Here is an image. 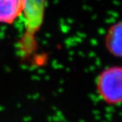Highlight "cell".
I'll return each mask as SVG.
<instances>
[{
  "instance_id": "cell-2",
  "label": "cell",
  "mask_w": 122,
  "mask_h": 122,
  "mask_svg": "<svg viewBox=\"0 0 122 122\" xmlns=\"http://www.w3.org/2000/svg\"><path fill=\"white\" fill-rule=\"evenodd\" d=\"M24 0H0V23L10 24L22 15Z\"/></svg>"
},
{
  "instance_id": "cell-1",
  "label": "cell",
  "mask_w": 122,
  "mask_h": 122,
  "mask_svg": "<svg viewBox=\"0 0 122 122\" xmlns=\"http://www.w3.org/2000/svg\"><path fill=\"white\" fill-rule=\"evenodd\" d=\"M96 85L99 97L105 104H122V66L104 69L98 75Z\"/></svg>"
},
{
  "instance_id": "cell-3",
  "label": "cell",
  "mask_w": 122,
  "mask_h": 122,
  "mask_svg": "<svg viewBox=\"0 0 122 122\" xmlns=\"http://www.w3.org/2000/svg\"><path fill=\"white\" fill-rule=\"evenodd\" d=\"M105 46L111 55L122 58V21L115 23L108 29Z\"/></svg>"
}]
</instances>
